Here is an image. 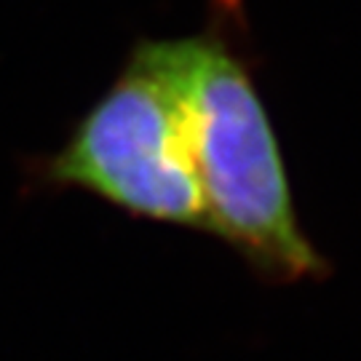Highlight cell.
Segmentation results:
<instances>
[{
  "instance_id": "6da1fadb",
  "label": "cell",
  "mask_w": 361,
  "mask_h": 361,
  "mask_svg": "<svg viewBox=\"0 0 361 361\" xmlns=\"http://www.w3.org/2000/svg\"><path fill=\"white\" fill-rule=\"evenodd\" d=\"M188 147L222 238L268 281L295 284L329 271L297 219L281 145L246 59L225 35L177 38Z\"/></svg>"
},
{
  "instance_id": "7a4b0ae2",
  "label": "cell",
  "mask_w": 361,
  "mask_h": 361,
  "mask_svg": "<svg viewBox=\"0 0 361 361\" xmlns=\"http://www.w3.org/2000/svg\"><path fill=\"white\" fill-rule=\"evenodd\" d=\"M46 180L131 217L207 233L188 147L174 40H140L104 94L49 158Z\"/></svg>"
}]
</instances>
